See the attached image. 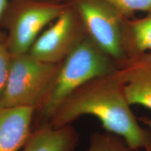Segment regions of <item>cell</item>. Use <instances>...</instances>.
<instances>
[{"instance_id": "cell-16", "label": "cell", "mask_w": 151, "mask_h": 151, "mask_svg": "<svg viewBox=\"0 0 151 151\" xmlns=\"http://www.w3.org/2000/svg\"><path fill=\"white\" fill-rule=\"evenodd\" d=\"M39 1H52V2H65L63 0H39Z\"/></svg>"}, {"instance_id": "cell-13", "label": "cell", "mask_w": 151, "mask_h": 151, "mask_svg": "<svg viewBox=\"0 0 151 151\" xmlns=\"http://www.w3.org/2000/svg\"><path fill=\"white\" fill-rule=\"evenodd\" d=\"M5 38H0V99L8 80L11 58L5 44Z\"/></svg>"}, {"instance_id": "cell-5", "label": "cell", "mask_w": 151, "mask_h": 151, "mask_svg": "<svg viewBox=\"0 0 151 151\" xmlns=\"http://www.w3.org/2000/svg\"><path fill=\"white\" fill-rule=\"evenodd\" d=\"M82 20L88 37L119 64L125 59L122 46L124 18L102 0H67Z\"/></svg>"}, {"instance_id": "cell-11", "label": "cell", "mask_w": 151, "mask_h": 151, "mask_svg": "<svg viewBox=\"0 0 151 151\" xmlns=\"http://www.w3.org/2000/svg\"><path fill=\"white\" fill-rule=\"evenodd\" d=\"M86 151H139L132 148L119 136L113 133L94 132L90 135Z\"/></svg>"}, {"instance_id": "cell-4", "label": "cell", "mask_w": 151, "mask_h": 151, "mask_svg": "<svg viewBox=\"0 0 151 151\" xmlns=\"http://www.w3.org/2000/svg\"><path fill=\"white\" fill-rule=\"evenodd\" d=\"M59 64L36 59L27 53L11 55L8 80L0 99V108L41 104L54 80Z\"/></svg>"}, {"instance_id": "cell-14", "label": "cell", "mask_w": 151, "mask_h": 151, "mask_svg": "<svg viewBox=\"0 0 151 151\" xmlns=\"http://www.w3.org/2000/svg\"><path fill=\"white\" fill-rule=\"evenodd\" d=\"M9 0H0V21H1V17L4 12V10L6 7L7 4H8ZM6 35H4L1 30V27H0V38H5Z\"/></svg>"}, {"instance_id": "cell-10", "label": "cell", "mask_w": 151, "mask_h": 151, "mask_svg": "<svg viewBox=\"0 0 151 151\" xmlns=\"http://www.w3.org/2000/svg\"><path fill=\"white\" fill-rule=\"evenodd\" d=\"M122 50L126 58L151 52V11L140 18H124Z\"/></svg>"}, {"instance_id": "cell-1", "label": "cell", "mask_w": 151, "mask_h": 151, "mask_svg": "<svg viewBox=\"0 0 151 151\" xmlns=\"http://www.w3.org/2000/svg\"><path fill=\"white\" fill-rule=\"evenodd\" d=\"M119 69L90 80L71 92L49 120L52 127L71 124L83 116L99 120L106 132L122 137L132 148L151 150V134L132 111L124 91Z\"/></svg>"}, {"instance_id": "cell-7", "label": "cell", "mask_w": 151, "mask_h": 151, "mask_svg": "<svg viewBox=\"0 0 151 151\" xmlns=\"http://www.w3.org/2000/svg\"><path fill=\"white\" fill-rule=\"evenodd\" d=\"M118 67L129 104L141 106L151 111V52L126 58Z\"/></svg>"}, {"instance_id": "cell-9", "label": "cell", "mask_w": 151, "mask_h": 151, "mask_svg": "<svg viewBox=\"0 0 151 151\" xmlns=\"http://www.w3.org/2000/svg\"><path fill=\"white\" fill-rule=\"evenodd\" d=\"M79 134L71 124L52 127L45 124L32 131L22 151H74Z\"/></svg>"}, {"instance_id": "cell-3", "label": "cell", "mask_w": 151, "mask_h": 151, "mask_svg": "<svg viewBox=\"0 0 151 151\" xmlns=\"http://www.w3.org/2000/svg\"><path fill=\"white\" fill-rule=\"evenodd\" d=\"M67 6L65 2L39 0H9L0 21L6 31L5 44L11 55L28 52L44 28Z\"/></svg>"}, {"instance_id": "cell-12", "label": "cell", "mask_w": 151, "mask_h": 151, "mask_svg": "<svg viewBox=\"0 0 151 151\" xmlns=\"http://www.w3.org/2000/svg\"><path fill=\"white\" fill-rule=\"evenodd\" d=\"M114 8L124 18L137 12L151 11V0H102Z\"/></svg>"}, {"instance_id": "cell-8", "label": "cell", "mask_w": 151, "mask_h": 151, "mask_svg": "<svg viewBox=\"0 0 151 151\" xmlns=\"http://www.w3.org/2000/svg\"><path fill=\"white\" fill-rule=\"evenodd\" d=\"M35 108H0V151H20L32 131Z\"/></svg>"}, {"instance_id": "cell-2", "label": "cell", "mask_w": 151, "mask_h": 151, "mask_svg": "<svg viewBox=\"0 0 151 151\" xmlns=\"http://www.w3.org/2000/svg\"><path fill=\"white\" fill-rule=\"evenodd\" d=\"M118 67V62L87 36L60 63L46 95L35 109L32 130L48 123L60 104L78 87L116 72Z\"/></svg>"}, {"instance_id": "cell-6", "label": "cell", "mask_w": 151, "mask_h": 151, "mask_svg": "<svg viewBox=\"0 0 151 151\" xmlns=\"http://www.w3.org/2000/svg\"><path fill=\"white\" fill-rule=\"evenodd\" d=\"M87 36L80 16L67 1L65 10L43 30L28 53L42 62L59 64Z\"/></svg>"}, {"instance_id": "cell-15", "label": "cell", "mask_w": 151, "mask_h": 151, "mask_svg": "<svg viewBox=\"0 0 151 151\" xmlns=\"http://www.w3.org/2000/svg\"><path fill=\"white\" fill-rule=\"evenodd\" d=\"M139 122L149 130L151 134V118L148 116H142L139 118Z\"/></svg>"}, {"instance_id": "cell-17", "label": "cell", "mask_w": 151, "mask_h": 151, "mask_svg": "<svg viewBox=\"0 0 151 151\" xmlns=\"http://www.w3.org/2000/svg\"><path fill=\"white\" fill-rule=\"evenodd\" d=\"M149 151H151V150H149Z\"/></svg>"}]
</instances>
